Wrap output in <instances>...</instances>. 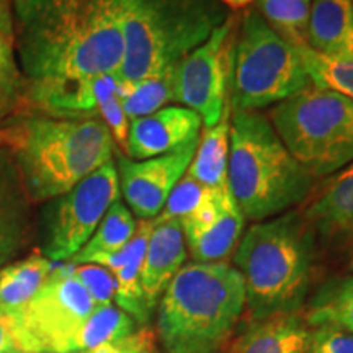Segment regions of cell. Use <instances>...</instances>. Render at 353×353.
Instances as JSON below:
<instances>
[{
	"instance_id": "d6a6232c",
	"label": "cell",
	"mask_w": 353,
	"mask_h": 353,
	"mask_svg": "<svg viewBox=\"0 0 353 353\" xmlns=\"http://www.w3.org/2000/svg\"><path fill=\"white\" fill-rule=\"evenodd\" d=\"M156 347V334L152 329L141 327L139 330L118 339V341L103 343V345L92 348V350L69 352V353H143L149 348Z\"/></svg>"
},
{
	"instance_id": "4fadbf2b",
	"label": "cell",
	"mask_w": 353,
	"mask_h": 353,
	"mask_svg": "<svg viewBox=\"0 0 353 353\" xmlns=\"http://www.w3.org/2000/svg\"><path fill=\"white\" fill-rule=\"evenodd\" d=\"M245 216L228 187L208 188L192 214L180 221L196 262H223L239 244Z\"/></svg>"
},
{
	"instance_id": "30bf717a",
	"label": "cell",
	"mask_w": 353,
	"mask_h": 353,
	"mask_svg": "<svg viewBox=\"0 0 353 353\" xmlns=\"http://www.w3.org/2000/svg\"><path fill=\"white\" fill-rule=\"evenodd\" d=\"M232 20L214 28L195 51L175 64L174 100L200 114L205 128L221 120L231 72Z\"/></svg>"
},
{
	"instance_id": "8992f818",
	"label": "cell",
	"mask_w": 353,
	"mask_h": 353,
	"mask_svg": "<svg viewBox=\"0 0 353 353\" xmlns=\"http://www.w3.org/2000/svg\"><path fill=\"white\" fill-rule=\"evenodd\" d=\"M272 125L312 176L335 174L353 162V101L337 92L311 82L278 103Z\"/></svg>"
},
{
	"instance_id": "ffe728a7",
	"label": "cell",
	"mask_w": 353,
	"mask_h": 353,
	"mask_svg": "<svg viewBox=\"0 0 353 353\" xmlns=\"http://www.w3.org/2000/svg\"><path fill=\"white\" fill-rule=\"evenodd\" d=\"M56 262L33 252L0 268V312L20 314L50 278Z\"/></svg>"
},
{
	"instance_id": "7c38bea8",
	"label": "cell",
	"mask_w": 353,
	"mask_h": 353,
	"mask_svg": "<svg viewBox=\"0 0 353 353\" xmlns=\"http://www.w3.org/2000/svg\"><path fill=\"white\" fill-rule=\"evenodd\" d=\"M198 139L190 141L174 152L145 161L118 156L120 192L132 213L141 219H156L170 192L187 172L195 156Z\"/></svg>"
},
{
	"instance_id": "277c9868",
	"label": "cell",
	"mask_w": 353,
	"mask_h": 353,
	"mask_svg": "<svg viewBox=\"0 0 353 353\" xmlns=\"http://www.w3.org/2000/svg\"><path fill=\"white\" fill-rule=\"evenodd\" d=\"M312 179L267 118L236 110L229 132L228 188L245 218L260 223L283 213L304 200Z\"/></svg>"
},
{
	"instance_id": "5b68a950",
	"label": "cell",
	"mask_w": 353,
	"mask_h": 353,
	"mask_svg": "<svg viewBox=\"0 0 353 353\" xmlns=\"http://www.w3.org/2000/svg\"><path fill=\"white\" fill-rule=\"evenodd\" d=\"M312 247V234L298 213L249 228L234 262L244 280L245 306L254 321L301 307L311 280Z\"/></svg>"
},
{
	"instance_id": "4dcf8cb0",
	"label": "cell",
	"mask_w": 353,
	"mask_h": 353,
	"mask_svg": "<svg viewBox=\"0 0 353 353\" xmlns=\"http://www.w3.org/2000/svg\"><path fill=\"white\" fill-rule=\"evenodd\" d=\"M74 275L87 290L95 307L112 304L117 293V280L108 268L97 263H82L74 267Z\"/></svg>"
},
{
	"instance_id": "f1b7e54d",
	"label": "cell",
	"mask_w": 353,
	"mask_h": 353,
	"mask_svg": "<svg viewBox=\"0 0 353 353\" xmlns=\"http://www.w3.org/2000/svg\"><path fill=\"white\" fill-rule=\"evenodd\" d=\"M97 112H100L103 123L112 132L113 141H117L123 149H126L128 130L130 121L123 112L120 97L117 94V79L114 76H105L95 82Z\"/></svg>"
},
{
	"instance_id": "83f0119b",
	"label": "cell",
	"mask_w": 353,
	"mask_h": 353,
	"mask_svg": "<svg viewBox=\"0 0 353 353\" xmlns=\"http://www.w3.org/2000/svg\"><path fill=\"white\" fill-rule=\"evenodd\" d=\"M296 48L312 83L337 92L353 101V61L324 56L307 44Z\"/></svg>"
},
{
	"instance_id": "3957f363",
	"label": "cell",
	"mask_w": 353,
	"mask_h": 353,
	"mask_svg": "<svg viewBox=\"0 0 353 353\" xmlns=\"http://www.w3.org/2000/svg\"><path fill=\"white\" fill-rule=\"evenodd\" d=\"M8 134L33 205L64 195L112 162V132L99 118L38 117Z\"/></svg>"
},
{
	"instance_id": "f546056e",
	"label": "cell",
	"mask_w": 353,
	"mask_h": 353,
	"mask_svg": "<svg viewBox=\"0 0 353 353\" xmlns=\"http://www.w3.org/2000/svg\"><path fill=\"white\" fill-rule=\"evenodd\" d=\"M206 192H208V188L203 187L201 183H198L192 176H182L170 192L164 205V210L161 211L157 219H185L196 210V206L205 198Z\"/></svg>"
},
{
	"instance_id": "6da1fadb",
	"label": "cell",
	"mask_w": 353,
	"mask_h": 353,
	"mask_svg": "<svg viewBox=\"0 0 353 353\" xmlns=\"http://www.w3.org/2000/svg\"><path fill=\"white\" fill-rule=\"evenodd\" d=\"M13 33L28 105L52 118H90L97 79L121 64L120 0H15Z\"/></svg>"
},
{
	"instance_id": "cb8c5ba5",
	"label": "cell",
	"mask_w": 353,
	"mask_h": 353,
	"mask_svg": "<svg viewBox=\"0 0 353 353\" xmlns=\"http://www.w3.org/2000/svg\"><path fill=\"white\" fill-rule=\"evenodd\" d=\"M311 327H335L353 334V276L325 285L309 306L306 316Z\"/></svg>"
},
{
	"instance_id": "2e32d148",
	"label": "cell",
	"mask_w": 353,
	"mask_h": 353,
	"mask_svg": "<svg viewBox=\"0 0 353 353\" xmlns=\"http://www.w3.org/2000/svg\"><path fill=\"white\" fill-rule=\"evenodd\" d=\"M187 260V245L179 219H154L141 267V286L149 311H154L164 291Z\"/></svg>"
},
{
	"instance_id": "d590c367",
	"label": "cell",
	"mask_w": 353,
	"mask_h": 353,
	"mask_svg": "<svg viewBox=\"0 0 353 353\" xmlns=\"http://www.w3.org/2000/svg\"><path fill=\"white\" fill-rule=\"evenodd\" d=\"M143 353H159V352L156 350V347H154V348H149V350H145Z\"/></svg>"
},
{
	"instance_id": "e0dca14e",
	"label": "cell",
	"mask_w": 353,
	"mask_h": 353,
	"mask_svg": "<svg viewBox=\"0 0 353 353\" xmlns=\"http://www.w3.org/2000/svg\"><path fill=\"white\" fill-rule=\"evenodd\" d=\"M311 341L304 316L278 312L254 324L234 342L231 353H306Z\"/></svg>"
},
{
	"instance_id": "74e56055",
	"label": "cell",
	"mask_w": 353,
	"mask_h": 353,
	"mask_svg": "<svg viewBox=\"0 0 353 353\" xmlns=\"http://www.w3.org/2000/svg\"><path fill=\"white\" fill-rule=\"evenodd\" d=\"M208 353H216V352H208Z\"/></svg>"
},
{
	"instance_id": "7a4b0ae2",
	"label": "cell",
	"mask_w": 353,
	"mask_h": 353,
	"mask_svg": "<svg viewBox=\"0 0 353 353\" xmlns=\"http://www.w3.org/2000/svg\"><path fill=\"white\" fill-rule=\"evenodd\" d=\"M157 306V334L167 352H216L244 312V280L226 262L187 263Z\"/></svg>"
},
{
	"instance_id": "44dd1931",
	"label": "cell",
	"mask_w": 353,
	"mask_h": 353,
	"mask_svg": "<svg viewBox=\"0 0 353 353\" xmlns=\"http://www.w3.org/2000/svg\"><path fill=\"white\" fill-rule=\"evenodd\" d=\"M229 132H231V112L226 107L221 120L214 126L205 128V131L201 132L195 156L187 169V175L203 187H228Z\"/></svg>"
},
{
	"instance_id": "8fae6325",
	"label": "cell",
	"mask_w": 353,
	"mask_h": 353,
	"mask_svg": "<svg viewBox=\"0 0 353 353\" xmlns=\"http://www.w3.org/2000/svg\"><path fill=\"white\" fill-rule=\"evenodd\" d=\"M123 56L117 92L157 77L175 63L169 21L152 0H120Z\"/></svg>"
},
{
	"instance_id": "ac0fdd59",
	"label": "cell",
	"mask_w": 353,
	"mask_h": 353,
	"mask_svg": "<svg viewBox=\"0 0 353 353\" xmlns=\"http://www.w3.org/2000/svg\"><path fill=\"white\" fill-rule=\"evenodd\" d=\"M307 46L324 56L353 61V0H312Z\"/></svg>"
},
{
	"instance_id": "7402d4cb",
	"label": "cell",
	"mask_w": 353,
	"mask_h": 353,
	"mask_svg": "<svg viewBox=\"0 0 353 353\" xmlns=\"http://www.w3.org/2000/svg\"><path fill=\"white\" fill-rule=\"evenodd\" d=\"M28 105V85L15 52L13 15L0 0V123L23 112Z\"/></svg>"
},
{
	"instance_id": "52a82bcc",
	"label": "cell",
	"mask_w": 353,
	"mask_h": 353,
	"mask_svg": "<svg viewBox=\"0 0 353 353\" xmlns=\"http://www.w3.org/2000/svg\"><path fill=\"white\" fill-rule=\"evenodd\" d=\"M232 61V103L242 112L281 103L311 83L298 48L259 12H247L242 19Z\"/></svg>"
},
{
	"instance_id": "836d02e7",
	"label": "cell",
	"mask_w": 353,
	"mask_h": 353,
	"mask_svg": "<svg viewBox=\"0 0 353 353\" xmlns=\"http://www.w3.org/2000/svg\"><path fill=\"white\" fill-rule=\"evenodd\" d=\"M0 353H33L19 314L0 312Z\"/></svg>"
},
{
	"instance_id": "5bb4252c",
	"label": "cell",
	"mask_w": 353,
	"mask_h": 353,
	"mask_svg": "<svg viewBox=\"0 0 353 353\" xmlns=\"http://www.w3.org/2000/svg\"><path fill=\"white\" fill-rule=\"evenodd\" d=\"M32 206L8 131L0 132V268L28 247Z\"/></svg>"
},
{
	"instance_id": "484cf974",
	"label": "cell",
	"mask_w": 353,
	"mask_h": 353,
	"mask_svg": "<svg viewBox=\"0 0 353 353\" xmlns=\"http://www.w3.org/2000/svg\"><path fill=\"white\" fill-rule=\"evenodd\" d=\"M175 64L176 63L169 65L157 77L136 83L123 92H117L128 120L148 117V114L164 108L165 103L174 100Z\"/></svg>"
},
{
	"instance_id": "4316f807",
	"label": "cell",
	"mask_w": 353,
	"mask_h": 353,
	"mask_svg": "<svg viewBox=\"0 0 353 353\" xmlns=\"http://www.w3.org/2000/svg\"><path fill=\"white\" fill-rule=\"evenodd\" d=\"M312 0H259L267 23L293 46L307 44Z\"/></svg>"
},
{
	"instance_id": "d4e9b609",
	"label": "cell",
	"mask_w": 353,
	"mask_h": 353,
	"mask_svg": "<svg viewBox=\"0 0 353 353\" xmlns=\"http://www.w3.org/2000/svg\"><path fill=\"white\" fill-rule=\"evenodd\" d=\"M136 330V322L123 309L113 304L97 306L85 322L79 327L69 343V352L92 350L103 343L118 341Z\"/></svg>"
},
{
	"instance_id": "d6986e66",
	"label": "cell",
	"mask_w": 353,
	"mask_h": 353,
	"mask_svg": "<svg viewBox=\"0 0 353 353\" xmlns=\"http://www.w3.org/2000/svg\"><path fill=\"white\" fill-rule=\"evenodd\" d=\"M306 223L322 236L334 237L353 229V162L339 170L327 187L311 203Z\"/></svg>"
},
{
	"instance_id": "1f68e13d",
	"label": "cell",
	"mask_w": 353,
	"mask_h": 353,
	"mask_svg": "<svg viewBox=\"0 0 353 353\" xmlns=\"http://www.w3.org/2000/svg\"><path fill=\"white\" fill-rule=\"evenodd\" d=\"M306 353H353V334L335 327H312Z\"/></svg>"
},
{
	"instance_id": "9c48e42d",
	"label": "cell",
	"mask_w": 353,
	"mask_h": 353,
	"mask_svg": "<svg viewBox=\"0 0 353 353\" xmlns=\"http://www.w3.org/2000/svg\"><path fill=\"white\" fill-rule=\"evenodd\" d=\"M74 267L56 262L46 283L19 314L33 353H68L72 337L95 309Z\"/></svg>"
},
{
	"instance_id": "e575fe53",
	"label": "cell",
	"mask_w": 353,
	"mask_h": 353,
	"mask_svg": "<svg viewBox=\"0 0 353 353\" xmlns=\"http://www.w3.org/2000/svg\"><path fill=\"white\" fill-rule=\"evenodd\" d=\"M223 2H226L228 6H231L232 8H242L249 6V3H252L254 0H223Z\"/></svg>"
},
{
	"instance_id": "8d00e7d4",
	"label": "cell",
	"mask_w": 353,
	"mask_h": 353,
	"mask_svg": "<svg viewBox=\"0 0 353 353\" xmlns=\"http://www.w3.org/2000/svg\"><path fill=\"white\" fill-rule=\"evenodd\" d=\"M352 268H353V255H352Z\"/></svg>"
},
{
	"instance_id": "603a6c76",
	"label": "cell",
	"mask_w": 353,
	"mask_h": 353,
	"mask_svg": "<svg viewBox=\"0 0 353 353\" xmlns=\"http://www.w3.org/2000/svg\"><path fill=\"white\" fill-rule=\"evenodd\" d=\"M136 228H138V223L132 218L131 211L120 200H117L110 206L87 244L72 259H69L70 263H95L105 255L117 252L131 241Z\"/></svg>"
},
{
	"instance_id": "9a60e30c",
	"label": "cell",
	"mask_w": 353,
	"mask_h": 353,
	"mask_svg": "<svg viewBox=\"0 0 353 353\" xmlns=\"http://www.w3.org/2000/svg\"><path fill=\"white\" fill-rule=\"evenodd\" d=\"M200 114L187 107H165L131 120L125 152L132 161H145L174 152L198 139Z\"/></svg>"
},
{
	"instance_id": "ba28073f",
	"label": "cell",
	"mask_w": 353,
	"mask_h": 353,
	"mask_svg": "<svg viewBox=\"0 0 353 353\" xmlns=\"http://www.w3.org/2000/svg\"><path fill=\"white\" fill-rule=\"evenodd\" d=\"M117 200H120V179L112 161L64 195L46 201L39 221L41 254L51 262L72 259Z\"/></svg>"
}]
</instances>
